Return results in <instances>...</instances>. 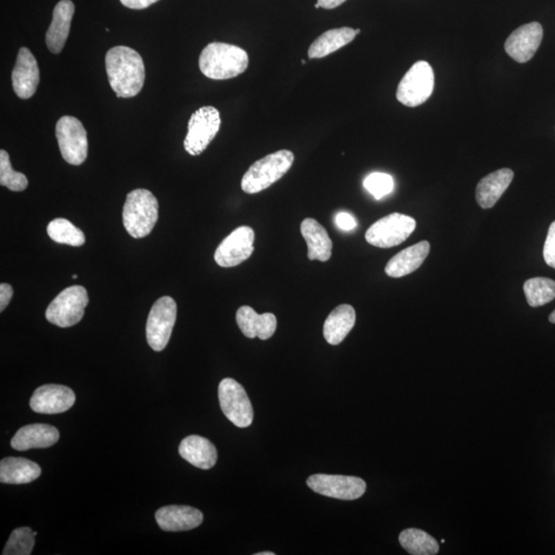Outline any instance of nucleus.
I'll return each mask as SVG.
<instances>
[{
    "instance_id": "obj_10",
    "label": "nucleus",
    "mask_w": 555,
    "mask_h": 555,
    "mask_svg": "<svg viewBox=\"0 0 555 555\" xmlns=\"http://www.w3.org/2000/svg\"><path fill=\"white\" fill-rule=\"evenodd\" d=\"M56 137L67 163L79 166L88 158V135L79 119L69 116L60 118L56 125Z\"/></svg>"
},
{
    "instance_id": "obj_25",
    "label": "nucleus",
    "mask_w": 555,
    "mask_h": 555,
    "mask_svg": "<svg viewBox=\"0 0 555 555\" xmlns=\"http://www.w3.org/2000/svg\"><path fill=\"white\" fill-rule=\"evenodd\" d=\"M356 322V312L350 305H340L336 307L325 320L323 334L326 342L338 346L351 332Z\"/></svg>"
},
{
    "instance_id": "obj_24",
    "label": "nucleus",
    "mask_w": 555,
    "mask_h": 555,
    "mask_svg": "<svg viewBox=\"0 0 555 555\" xmlns=\"http://www.w3.org/2000/svg\"><path fill=\"white\" fill-rule=\"evenodd\" d=\"M514 177L510 169H500L480 180L477 187L476 198L481 208L490 209L497 204L510 187Z\"/></svg>"
},
{
    "instance_id": "obj_37",
    "label": "nucleus",
    "mask_w": 555,
    "mask_h": 555,
    "mask_svg": "<svg viewBox=\"0 0 555 555\" xmlns=\"http://www.w3.org/2000/svg\"><path fill=\"white\" fill-rule=\"evenodd\" d=\"M158 2L159 0H120V3L127 6V8L132 10H144Z\"/></svg>"
},
{
    "instance_id": "obj_27",
    "label": "nucleus",
    "mask_w": 555,
    "mask_h": 555,
    "mask_svg": "<svg viewBox=\"0 0 555 555\" xmlns=\"http://www.w3.org/2000/svg\"><path fill=\"white\" fill-rule=\"evenodd\" d=\"M356 36L355 30L349 29V27L326 31L311 45L309 57L320 59L329 56L353 42Z\"/></svg>"
},
{
    "instance_id": "obj_30",
    "label": "nucleus",
    "mask_w": 555,
    "mask_h": 555,
    "mask_svg": "<svg viewBox=\"0 0 555 555\" xmlns=\"http://www.w3.org/2000/svg\"><path fill=\"white\" fill-rule=\"evenodd\" d=\"M524 291L529 304L538 307L552 302L555 298V281L550 278H532L526 281Z\"/></svg>"
},
{
    "instance_id": "obj_21",
    "label": "nucleus",
    "mask_w": 555,
    "mask_h": 555,
    "mask_svg": "<svg viewBox=\"0 0 555 555\" xmlns=\"http://www.w3.org/2000/svg\"><path fill=\"white\" fill-rule=\"evenodd\" d=\"M430 244L422 241L409 249L400 251L389 260L385 267V272L391 278H401L417 271L429 256Z\"/></svg>"
},
{
    "instance_id": "obj_1",
    "label": "nucleus",
    "mask_w": 555,
    "mask_h": 555,
    "mask_svg": "<svg viewBox=\"0 0 555 555\" xmlns=\"http://www.w3.org/2000/svg\"><path fill=\"white\" fill-rule=\"evenodd\" d=\"M105 67L111 89L118 98H132L143 90L145 80L143 59L129 46L118 45L106 53Z\"/></svg>"
},
{
    "instance_id": "obj_5",
    "label": "nucleus",
    "mask_w": 555,
    "mask_h": 555,
    "mask_svg": "<svg viewBox=\"0 0 555 555\" xmlns=\"http://www.w3.org/2000/svg\"><path fill=\"white\" fill-rule=\"evenodd\" d=\"M89 296L83 286H71L60 292L45 311L50 323L67 329L75 326L85 315Z\"/></svg>"
},
{
    "instance_id": "obj_35",
    "label": "nucleus",
    "mask_w": 555,
    "mask_h": 555,
    "mask_svg": "<svg viewBox=\"0 0 555 555\" xmlns=\"http://www.w3.org/2000/svg\"><path fill=\"white\" fill-rule=\"evenodd\" d=\"M336 224L339 229L350 232L357 226L356 219L350 213L339 212L336 216Z\"/></svg>"
},
{
    "instance_id": "obj_8",
    "label": "nucleus",
    "mask_w": 555,
    "mask_h": 555,
    "mask_svg": "<svg viewBox=\"0 0 555 555\" xmlns=\"http://www.w3.org/2000/svg\"><path fill=\"white\" fill-rule=\"evenodd\" d=\"M220 124L222 119L216 107L204 106L193 112L184 139L185 151L191 156H200L217 135Z\"/></svg>"
},
{
    "instance_id": "obj_7",
    "label": "nucleus",
    "mask_w": 555,
    "mask_h": 555,
    "mask_svg": "<svg viewBox=\"0 0 555 555\" xmlns=\"http://www.w3.org/2000/svg\"><path fill=\"white\" fill-rule=\"evenodd\" d=\"M177 317V305L163 297L152 306L146 323V339L153 351L160 352L168 345Z\"/></svg>"
},
{
    "instance_id": "obj_17",
    "label": "nucleus",
    "mask_w": 555,
    "mask_h": 555,
    "mask_svg": "<svg viewBox=\"0 0 555 555\" xmlns=\"http://www.w3.org/2000/svg\"><path fill=\"white\" fill-rule=\"evenodd\" d=\"M156 519L166 532H182L196 529L203 523V513L191 506L171 505L159 508Z\"/></svg>"
},
{
    "instance_id": "obj_3",
    "label": "nucleus",
    "mask_w": 555,
    "mask_h": 555,
    "mask_svg": "<svg viewBox=\"0 0 555 555\" xmlns=\"http://www.w3.org/2000/svg\"><path fill=\"white\" fill-rule=\"evenodd\" d=\"M158 218L159 203L152 192L138 189L128 193L123 209V224L131 237L149 236Z\"/></svg>"
},
{
    "instance_id": "obj_31",
    "label": "nucleus",
    "mask_w": 555,
    "mask_h": 555,
    "mask_svg": "<svg viewBox=\"0 0 555 555\" xmlns=\"http://www.w3.org/2000/svg\"><path fill=\"white\" fill-rule=\"evenodd\" d=\"M37 532H33L29 526L18 527L11 534L6 543L4 555H30L36 544Z\"/></svg>"
},
{
    "instance_id": "obj_2",
    "label": "nucleus",
    "mask_w": 555,
    "mask_h": 555,
    "mask_svg": "<svg viewBox=\"0 0 555 555\" xmlns=\"http://www.w3.org/2000/svg\"><path fill=\"white\" fill-rule=\"evenodd\" d=\"M200 69L211 79H230L249 69V53L237 45L212 43L200 53Z\"/></svg>"
},
{
    "instance_id": "obj_33",
    "label": "nucleus",
    "mask_w": 555,
    "mask_h": 555,
    "mask_svg": "<svg viewBox=\"0 0 555 555\" xmlns=\"http://www.w3.org/2000/svg\"><path fill=\"white\" fill-rule=\"evenodd\" d=\"M364 187L374 199L380 200L394 190V179L389 174L372 173L364 180Z\"/></svg>"
},
{
    "instance_id": "obj_29",
    "label": "nucleus",
    "mask_w": 555,
    "mask_h": 555,
    "mask_svg": "<svg viewBox=\"0 0 555 555\" xmlns=\"http://www.w3.org/2000/svg\"><path fill=\"white\" fill-rule=\"evenodd\" d=\"M46 232L53 242L59 244L79 247L86 242L85 233L78 227L73 225L69 220L64 218L52 220Z\"/></svg>"
},
{
    "instance_id": "obj_28",
    "label": "nucleus",
    "mask_w": 555,
    "mask_h": 555,
    "mask_svg": "<svg viewBox=\"0 0 555 555\" xmlns=\"http://www.w3.org/2000/svg\"><path fill=\"white\" fill-rule=\"evenodd\" d=\"M399 543L412 555H436L439 551L437 541L429 534L419 530L406 529L399 535Z\"/></svg>"
},
{
    "instance_id": "obj_40",
    "label": "nucleus",
    "mask_w": 555,
    "mask_h": 555,
    "mask_svg": "<svg viewBox=\"0 0 555 555\" xmlns=\"http://www.w3.org/2000/svg\"><path fill=\"white\" fill-rule=\"evenodd\" d=\"M257 555H275L273 552L266 551V552H259Z\"/></svg>"
},
{
    "instance_id": "obj_9",
    "label": "nucleus",
    "mask_w": 555,
    "mask_h": 555,
    "mask_svg": "<svg viewBox=\"0 0 555 555\" xmlns=\"http://www.w3.org/2000/svg\"><path fill=\"white\" fill-rule=\"evenodd\" d=\"M434 72L429 63H414L399 83L396 97L400 103L409 107L422 105L434 90Z\"/></svg>"
},
{
    "instance_id": "obj_34",
    "label": "nucleus",
    "mask_w": 555,
    "mask_h": 555,
    "mask_svg": "<svg viewBox=\"0 0 555 555\" xmlns=\"http://www.w3.org/2000/svg\"><path fill=\"white\" fill-rule=\"evenodd\" d=\"M543 257L545 263L555 269V222L551 224L550 230H548Z\"/></svg>"
},
{
    "instance_id": "obj_43",
    "label": "nucleus",
    "mask_w": 555,
    "mask_h": 555,
    "mask_svg": "<svg viewBox=\"0 0 555 555\" xmlns=\"http://www.w3.org/2000/svg\"><path fill=\"white\" fill-rule=\"evenodd\" d=\"M302 63L305 65L306 64V60H303Z\"/></svg>"
},
{
    "instance_id": "obj_16",
    "label": "nucleus",
    "mask_w": 555,
    "mask_h": 555,
    "mask_svg": "<svg viewBox=\"0 0 555 555\" xmlns=\"http://www.w3.org/2000/svg\"><path fill=\"white\" fill-rule=\"evenodd\" d=\"M12 88L21 99L35 95L39 85V69L37 59L29 49L19 51L17 61L12 73Z\"/></svg>"
},
{
    "instance_id": "obj_4",
    "label": "nucleus",
    "mask_w": 555,
    "mask_h": 555,
    "mask_svg": "<svg viewBox=\"0 0 555 555\" xmlns=\"http://www.w3.org/2000/svg\"><path fill=\"white\" fill-rule=\"evenodd\" d=\"M294 162L290 151H279L257 160L244 174L241 187L246 193L254 195L269 189L289 172Z\"/></svg>"
},
{
    "instance_id": "obj_18",
    "label": "nucleus",
    "mask_w": 555,
    "mask_h": 555,
    "mask_svg": "<svg viewBox=\"0 0 555 555\" xmlns=\"http://www.w3.org/2000/svg\"><path fill=\"white\" fill-rule=\"evenodd\" d=\"M60 433L55 427L46 424H31L20 428L11 441L16 451L46 449L58 443Z\"/></svg>"
},
{
    "instance_id": "obj_22",
    "label": "nucleus",
    "mask_w": 555,
    "mask_h": 555,
    "mask_svg": "<svg viewBox=\"0 0 555 555\" xmlns=\"http://www.w3.org/2000/svg\"><path fill=\"white\" fill-rule=\"evenodd\" d=\"M179 454L190 464L200 469H211L217 462L216 447L207 439L199 436L187 437L179 445Z\"/></svg>"
},
{
    "instance_id": "obj_32",
    "label": "nucleus",
    "mask_w": 555,
    "mask_h": 555,
    "mask_svg": "<svg viewBox=\"0 0 555 555\" xmlns=\"http://www.w3.org/2000/svg\"><path fill=\"white\" fill-rule=\"evenodd\" d=\"M0 184L12 192H23L29 186V179L12 169L9 153L4 150L0 151Z\"/></svg>"
},
{
    "instance_id": "obj_12",
    "label": "nucleus",
    "mask_w": 555,
    "mask_h": 555,
    "mask_svg": "<svg viewBox=\"0 0 555 555\" xmlns=\"http://www.w3.org/2000/svg\"><path fill=\"white\" fill-rule=\"evenodd\" d=\"M306 484L311 490L322 496L345 501L357 500L366 491L365 481L355 477L315 474L307 478Z\"/></svg>"
},
{
    "instance_id": "obj_39",
    "label": "nucleus",
    "mask_w": 555,
    "mask_h": 555,
    "mask_svg": "<svg viewBox=\"0 0 555 555\" xmlns=\"http://www.w3.org/2000/svg\"><path fill=\"white\" fill-rule=\"evenodd\" d=\"M550 322H551V323H552V324H555V311H553V312L551 314V316H550Z\"/></svg>"
},
{
    "instance_id": "obj_36",
    "label": "nucleus",
    "mask_w": 555,
    "mask_h": 555,
    "mask_svg": "<svg viewBox=\"0 0 555 555\" xmlns=\"http://www.w3.org/2000/svg\"><path fill=\"white\" fill-rule=\"evenodd\" d=\"M13 290L12 286L6 283H3L0 285V312H4L5 307L11 302L12 298Z\"/></svg>"
},
{
    "instance_id": "obj_6",
    "label": "nucleus",
    "mask_w": 555,
    "mask_h": 555,
    "mask_svg": "<svg viewBox=\"0 0 555 555\" xmlns=\"http://www.w3.org/2000/svg\"><path fill=\"white\" fill-rule=\"evenodd\" d=\"M416 220L404 214L392 213L378 220L365 233L367 243L379 249H392L404 243L416 229Z\"/></svg>"
},
{
    "instance_id": "obj_19",
    "label": "nucleus",
    "mask_w": 555,
    "mask_h": 555,
    "mask_svg": "<svg viewBox=\"0 0 555 555\" xmlns=\"http://www.w3.org/2000/svg\"><path fill=\"white\" fill-rule=\"evenodd\" d=\"M75 4L71 0H61L53 9V20L45 35V43L53 53L62 52L66 40L69 38Z\"/></svg>"
},
{
    "instance_id": "obj_42",
    "label": "nucleus",
    "mask_w": 555,
    "mask_h": 555,
    "mask_svg": "<svg viewBox=\"0 0 555 555\" xmlns=\"http://www.w3.org/2000/svg\"><path fill=\"white\" fill-rule=\"evenodd\" d=\"M72 278H73V279H77V278H78V275H73V276H72Z\"/></svg>"
},
{
    "instance_id": "obj_20",
    "label": "nucleus",
    "mask_w": 555,
    "mask_h": 555,
    "mask_svg": "<svg viewBox=\"0 0 555 555\" xmlns=\"http://www.w3.org/2000/svg\"><path fill=\"white\" fill-rule=\"evenodd\" d=\"M239 329L246 338H258L263 340L271 339L277 330V318L272 313L259 315L251 306H241L237 312Z\"/></svg>"
},
{
    "instance_id": "obj_23",
    "label": "nucleus",
    "mask_w": 555,
    "mask_h": 555,
    "mask_svg": "<svg viewBox=\"0 0 555 555\" xmlns=\"http://www.w3.org/2000/svg\"><path fill=\"white\" fill-rule=\"evenodd\" d=\"M300 232L307 245V258L329 262L332 254V241L324 227L315 219L306 218L300 224Z\"/></svg>"
},
{
    "instance_id": "obj_11",
    "label": "nucleus",
    "mask_w": 555,
    "mask_h": 555,
    "mask_svg": "<svg viewBox=\"0 0 555 555\" xmlns=\"http://www.w3.org/2000/svg\"><path fill=\"white\" fill-rule=\"evenodd\" d=\"M220 407L227 420L239 427L247 428L253 422V407L247 393L237 380L224 379L218 387Z\"/></svg>"
},
{
    "instance_id": "obj_14",
    "label": "nucleus",
    "mask_w": 555,
    "mask_h": 555,
    "mask_svg": "<svg viewBox=\"0 0 555 555\" xmlns=\"http://www.w3.org/2000/svg\"><path fill=\"white\" fill-rule=\"evenodd\" d=\"M543 39V27L532 22L518 27L505 43V51L518 63H526L535 56Z\"/></svg>"
},
{
    "instance_id": "obj_15",
    "label": "nucleus",
    "mask_w": 555,
    "mask_h": 555,
    "mask_svg": "<svg viewBox=\"0 0 555 555\" xmlns=\"http://www.w3.org/2000/svg\"><path fill=\"white\" fill-rule=\"evenodd\" d=\"M76 394L62 385H44L37 388L30 399V407L37 413L56 414L71 409Z\"/></svg>"
},
{
    "instance_id": "obj_41",
    "label": "nucleus",
    "mask_w": 555,
    "mask_h": 555,
    "mask_svg": "<svg viewBox=\"0 0 555 555\" xmlns=\"http://www.w3.org/2000/svg\"><path fill=\"white\" fill-rule=\"evenodd\" d=\"M355 32H356V35H359V33H360L361 31H360V29H356V30H355Z\"/></svg>"
},
{
    "instance_id": "obj_13",
    "label": "nucleus",
    "mask_w": 555,
    "mask_h": 555,
    "mask_svg": "<svg viewBox=\"0 0 555 555\" xmlns=\"http://www.w3.org/2000/svg\"><path fill=\"white\" fill-rule=\"evenodd\" d=\"M256 233L249 226H240L219 244L214 259L223 267L237 266L249 259L254 251Z\"/></svg>"
},
{
    "instance_id": "obj_26",
    "label": "nucleus",
    "mask_w": 555,
    "mask_h": 555,
    "mask_svg": "<svg viewBox=\"0 0 555 555\" xmlns=\"http://www.w3.org/2000/svg\"><path fill=\"white\" fill-rule=\"evenodd\" d=\"M42 469L39 465L24 458L9 457L0 462V481L6 485H25L37 480Z\"/></svg>"
},
{
    "instance_id": "obj_38",
    "label": "nucleus",
    "mask_w": 555,
    "mask_h": 555,
    "mask_svg": "<svg viewBox=\"0 0 555 555\" xmlns=\"http://www.w3.org/2000/svg\"><path fill=\"white\" fill-rule=\"evenodd\" d=\"M347 0H318V3L315 5L316 9L323 8L326 10H332L338 8V6L342 5L346 3Z\"/></svg>"
}]
</instances>
